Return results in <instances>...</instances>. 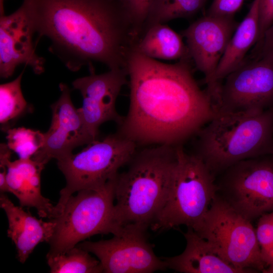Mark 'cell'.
Returning a JSON list of instances; mask_svg holds the SVG:
<instances>
[{
	"label": "cell",
	"mask_w": 273,
	"mask_h": 273,
	"mask_svg": "<svg viewBox=\"0 0 273 273\" xmlns=\"http://www.w3.org/2000/svg\"><path fill=\"white\" fill-rule=\"evenodd\" d=\"M0 172V191L1 194L6 192L10 193V190L7 180V167L1 166Z\"/></svg>",
	"instance_id": "f1b7e54d"
},
{
	"label": "cell",
	"mask_w": 273,
	"mask_h": 273,
	"mask_svg": "<svg viewBox=\"0 0 273 273\" xmlns=\"http://www.w3.org/2000/svg\"><path fill=\"white\" fill-rule=\"evenodd\" d=\"M126 68L109 69L104 73H90L72 82L80 93L82 105L79 108L85 126L95 140L104 123L114 121L118 124L123 116L117 113L116 102L122 87L127 83Z\"/></svg>",
	"instance_id": "5bb4252c"
},
{
	"label": "cell",
	"mask_w": 273,
	"mask_h": 273,
	"mask_svg": "<svg viewBox=\"0 0 273 273\" xmlns=\"http://www.w3.org/2000/svg\"><path fill=\"white\" fill-rule=\"evenodd\" d=\"M144 230L134 225L121 227L109 240L85 241L76 246L95 255L103 272L150 273L167 268L155 254Z\"/></svg>",
	"instance_id": "30bf717a"
},
{
	"label": "cell",
	"mask_w": 273,
	"mask_h": 273,
	"mask_svg": "<svg viewBox=\"0 0 273 273\" xmlns=\"http://www.w3.org/2000/svg\"><path fill=\"white\" fill-rule=\"evenodd\" d=\"M273 56V24L264 33L261 42L256 46L254 59Z\"/></svg>",
	"instance_id": "83f0119b"
},
{
	"label": "cell",
	"mask_w": 273,
	"mask_h": 273,
	"mask_svg": "<svg viewBox=\"0 0 273 273\" xmlns=\"http://www.w3.org/2000/svg\"><path fill=\"white\" fill-rule=\"evenodd\" d=\"M47 259L51 273L103 272L99 260L78 246L64 253L47 256Z\"/></svg>",
	"instance_id": "7402d4cb"
},
{
	"label": "cell",
	"mask_w": 273,
	"mask_h": 273,
	"mask_svg": "<svg viewBox=\"0 0 273 273\" xmlns=\"http://www.w3.org/2000/svg\"><path fill=\"white\" fill-rule=\"evenodd\" d=\"M259 0H254L243 21L238 24L217 66L215 78L222 80L240 67L250 48L256 44L259 36Z\"/></svg>",
	"instance_id": "d6986e66"
},
{
	"label": "cell",
	"mask_w": 273,
	"mask_h": 273,
	"mask_svg": "<svg viewBox=\"0 0 273 273\" xmlns=\"http://www.w3.org/2000/svg\"><path fill=\"white\" fill-rule=\"evenodd\" d=\"M23 73L24 70L13 81L0 85V123L5 132L29 107L21 87Z\"/></svg>",
	"instance_id": "603a6c76"
},
{
	"label": "cell",
	"mask_w": 273,
	"mask_h": 273,
	"mask_svg": "<svg viewBox=\"0 0 273 273\" xmlns=\"http://www.w3.org/2000/svg\"><path fill=\"white\" fill-rule=\"evenodd\" d=\"M138 39L153 0H116Z\"/></svg>",
	"instance_id": "d4e9b609"
},
{
	"label": "cell",
	"mask_w": 273,
	"mask_h": 273,
	"mask_svg": "<svg viewBox=\"0 0 273 273\" xmlns=\"http://www.w3.org/2000/svg\"><path fill=\"white\" fill-rule=\"evenodd\" d=\"M132 49L153 59L165 60L190 58L182 37L168 26L156 24L145 30Z\"/></svg>",
	"instance_id": "ffe728a7"
},
{
	"label": "cell",
	"mask_w": 273,
	"mask_h": 273,
	"mask_svg": "<svg viewBox=\"0 0 273 273\" xmlns=\"http://www.w3.org/2000/svg\"><path fill=\"white\" fill-rule=\"evenodd\" d=\"M4 2H5V0H0V15L1 16L5 15Z\"/></svg>",
	"instance_id": "f546056e"
},
{
	"label": "cell",
	"mask_w": 273,
	"mask_h": 273,
	"mask_svg": "<svg viewBox=\"0 0 273 273\" xmlns=\"http://www.w3.org/2000/svg\"><path fill=\"white\" fill-rule=\"evenodd\" d=\"M271 156H272V159H273V151H272V154H271Z\"/></svg>",
	"instance_id": "1f68e13d"
},
{
	"label": "cell",
	"mask_w": 273,
	"mask_h": 273,
	"mask_svg": "<svg viewBox=\"0 0 273 273\" xmlns=\"http://www.w3.org/2000/svg\"><path fill=\"white\" fill-rule=\"evenodd\" d=\"M45 165L32 158L10 160L7 165V180L10 193L22 207L34 208L39 216L54 219L59 215L56 205L42 196L40 175Z\"/></svg>",
	"instance_id": "2e32d148"
},
{
	"label": "cell",
	"mask_w": 273,
	"mask_h": 273,
	"mask_svg": "<svg viewBox=\"0 0 273 273\" xmlns=\"http://www.w3.org/2000/svg\"><path fill=\"white\" fill-rule=\"evenodd\" d=\"M7 145L19 158H31L42 147L44 133L24 127L9 128L6 131Z\"/></svg>",
	"instance_id": "cb8c5ba5"
},
{
	"label": "cell",
	"mask_w": 273,
	"mask_h": 273,
	"mask_svg": "<svg viewBox=\"0 0 273 273\" xmlns=\"http://www.w3.org/2000/svg\"><path fill=\"white\" fill-rule=\"evenodd\" d=\"M207 0H153L145 22L143 32L156 24L193 16ZM141 34V35H142Z\"/></svg>",
	"instance_id": "44dd1931"
},
{
	"label": "cell",
	"mask_w": 273,
	"mask_h": 273,
	"mask_svg": "<svg viewBox=\"0 0 273 273\" xmlns=\"http://www.w3.org/2000/svg\"><path fill=\"white\" fill-rule=\"evenodd\" d=\"M59 88L60 97L51 106L52 120L48 130L44 132L43 145L31 158L44 165L52 159H63L77 147L95 141L88 131L79 108L72 102L68 85L61 83Z\"/></svg>",
	"instance_id": "4fadbf2b"
},
{
	"label": "cell",
	"mask_w": 273,
	"mask_h": 273,
	"mask_svg": "<svg viewBox=\"0 0 273 273\" xmlns=\"http://www.w3.org/2000/svg\"><path fill=\"white\" fill-rule=\"evenodd\" d=\"M187 245L180 255L165 257L167 268L181 273H243L219 256L192 228L184 234Z\"/></svg>",
	"instance_id": "ac0fdd59"
},
{
	"label": "cell",
	"mask_w": 273,
	"mask_h": 273,
	"mask_svg": "<svg viewBox=\"0 0 273 273\" xmlns=\"http://www.w3.org/2000/svg\"><path fill=\"white\" fill-rule=\"evenodd\" d=\"M223 173L217 192L244 217L251 221L273 210L271 155L241 161Z\"/></svg>",
	"instance_id": "9c48e42d"
},
{
	"label": "cell",
	"mask_w": 273,
	"mask_h": 273,
	"mask_svg": "<svg viewBox=\"0 0 273 273\" xmlns=\"http://www.w3.org/2000/svg\"><path fill=\"white\" fill-rule=\"evenodd\" d=\"M197 134L195 154L214 176L241 161L271 155L273 107L262 111H216Z\"/></svg>",
	"instance_id": "277c9868"
},
{
	"label": "cell",
	"mask_w": 273,
	"mask_h": 273,
	"mask_svg": "<svg viewBox=\"0 0 273 273\" xmlns=\"http://www.w3.org/2000/svg\"><path fill=\"white\" fill-rule=\"evenodd\" d=\"M116 175L99 189L80 190L67 200L59 215L51 219L55 227L47 256L64 253L94 235L117 232L114 220Z\"/></svg>",
	"instance_id": "8992f818"
},
{
	"label": "cell",
	"mask_w": 273,
	"mask_h": 273,
	"mask_svg": "<svg viewBox=\"0 0 273 273\" xmlns=\"http://www.w3.org/2000/svg\"><path fill=\"white\" fill-rule=\"evenodd\" d=\"M271 213L272 215V226H273V210L271 211Z\"/></svg>",
	"instance_id": "4dcf8cb0"
},
{
	"label": "cell",
	"mask_w": 273,
	"mask_h": 273,
	"mask_svg": "<svg viewBox=\"0 0 273 273\" xmlns=\"http://www.w3.org/2000/svg\"><path fill=\"white\" fill-rule=\"evenodd\" d=\"M37 37L51 41L49 51L70 71L101 63L126 68L137 39L116 0H23Z\"/></svg>",
	"instance_id": "7a4b0ae2"
},
{
	"label": "cell",
	"mask_w": 273,
	"mask_h": 273,
	"mask_svg": "<svg viewBox=\"0 0 273 273\" xmlns=\"http://www.w3.org/2000/svg\"><path fill=\"white\" fill-rule=\"evenodd\" d=\"M244 0H213L208 15L234 17L242 6Z\"/></svg>",
	"instance_id": "484cf974"
},
{
	"label": "cell",
	"mask_w": 273,
	"mask_h": 273,
	"mask_svg": "<svg viewBox=\"0 0 273 273\" xmlns=\"http://www.w3.org/2000/svg\"><path fill=\"white\" fill-rule=\"evenodd\" d=\"M193 230L219 256L234 266L245 272L264 271L266 266L251 221L218 194Z\"/></svg>",
	"instance_id": "52a82bcc"
},
{
	"label": "cell",
	"mask_w": 273,
	"mask_h": 273,
	"mask_svg": "<svg viewBox=\"0 0 273 273\" xmlns=\"http://www.w3.org/2000/svg\"><path fill=\"white\" fill-rule=\"evenodd\" d=\"M126 70L129 105L117 131L136 145H182L215 115L213 102L197 83L189 59L166 64L132 49Z\"/></svg>",
	"instance_id": "6da1fadb"
},
{
	"label": "cell",
	"mask_w": 273,
	"mask_h": 273,
	"mask_svg": "<svg viewBox=\"0 0 273 273\" xmlns=\"http://www.w3.org/2000/svg\"><path fill=\"white\" fill-rule=\"evenodd\" d=\"M259 36L256 46L261 41L264 33L273 24V0H259Z\"/></svg>",
	"instance_id": "4316f807"
},
{
	"label": "cell",
	"mask_w": 273,
	"mask_h": 273,
	"mask_svg": "<svg viewBox=\"0 0 273 273\" xmlns=\"http://www.w3.org/2000/svg\"><path fill=\"white\" fill-rule=\"evenodd\" d=\"M0 206L8 220V236L16 246L19 261L23 263L38 244L50 242L55 222L37 219L14 205L4 193L1 194Z\"/></svg>",
	"instance_id": "e0dca14e"
},
{
	"label": "cell",
	"mask_w": 273,
	"mask_h": 273,
	"mask_svg": "<svg viewBox=\"0 0 273 273\" xmlns=\"http://www.w3.org/2000/svg\"><path fill=\"white\" fill-rule=\"evenodd\" d=\"M35 32L25 5L0 17V76H11L20 65L30 66L36 74L44 70V59L35 52Z\"/></svg>",
	"instance_id": "9a60e30c"
},
{
	"label": "cell",
	"mask_w": 273,
	"mask_h": 273,
	"mask_svg": "<svg viewBox=\"0 0 273 273\" xmlns=\"http://www.w3.org/2000/svg\"><path fill=\"white\" fill-rule=\"evenodd\" d=\"M176 162L169 193L151 225L154 230L180 225L194 229L202 220L217 194L214 176L196 154L177 145Z\"/></svg>",
	"instance_id": "5b68a950"
},
{
	"label": "cell",
	"mask_w": 273,
	"mask_h": 273,
	"mask_svg": "<svg viewBox=\"0 0 273 273\" xmlns=\"http://www.w3.org/2000/svg\"><path fill=\"white\" fill-rule=\"evenodd\" d=\"M238 24L234 17L207 15L182 31L189 55L204 75L206 92L215 106L221 84L216 80L218 64Z\"/></svg>",
	"instance_id": "7c38bea8"
},
{
	"label": "cell",
	"mask_w": 273,
	"mask_h": 273,
	"mask_svg": "<svg viewBox=\"0 0 273 273\" xmlns=\"http://www.w3.org/2000/svg\"><path fill=\"white\" fill-rule=\"evenodd\" d=\"M176 146L160 145L136 152L115 178L116 227L151 226L167 200L176 162Z\"/></svg>",
	"instance_id": "3957f363"
},
{
	"label": "cell",
	"mask_w": 273,
	"mask_h": 273,
	"mask_svg": "<svg viewBox=\"0 0 273 273\" xmlns=\"http://www.w3.org/2000/svg\"><path fill=\"white\" fill-rule=\"evenodd\" d=\"M136 146L116 131L89 143L77 154L57 161L66 185L60 192L57 207L60 209L75 192L104 186L128 163L136 152Z\"/></svg>",
	"instance_id": "ba28073f"
},
{
	"label": "cell",
	"mask_w": 273,
	"mask_h": 273,
	"mask_svg": "<svg viewBox=\"0 0 273 273\" xmlns=\"http://www.w3.org/2000/svg\"><path fill=\"white\" fill-rule=\"evenodd\" d=\"M224 79L216 111H262L273 107V56L245 60Z\"/></svg>",
	"instance_id": "8fae6325"
}]
</instances>
